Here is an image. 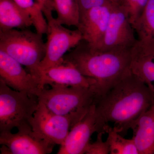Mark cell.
<instances>
[{"instance_id":"18","label":"cell","mask_w":154,"mask_h":154,"mask_svg":"<svg viewBox=\"0 0 154 154\" xmlns=\"http://www.w3.org/2000/svg\"><path fill=\"white\" fill-rule=\"evenodd\" d=\"M57 22L63 25L78 27L80 12L79 0H53Z\"/></svg>"},{"instance_id":"10","label":"cell","mask_w":154,"mask_h":154,"mask_svg":"<svg viewBox=\"0 0 154 154\" xmlns=\"http://www.w3.org/2000/svg\"><path fill=\"white\" fill-rule=\"evenodd\" d=\"M0 79L9 87L31 96H36L40 91L38 82L21 63L0 50Z\"/></svg>"},{"instance_id":"11","label":"cell","mask_w":154,"mask_h":154,"mask_svg":"<svg viewBox=\"0 0 154 154\" xmlns=\"http://www.w3.org/2000/svg\"><path fill=\"white\" fill-rule=\"evenodd\" d=\"M96 104L70 130L57 154H83L94 133L99 132L96 114Z\"/></svg>"},{"instance_id":"1","label":"cell","mask_w":154,"mask_h":154,"mask_svg":"<svg viewBox=\"0 0 154 154\" xmlns=\"http://www.w3.org/2000/svg\"><path fill=\"white\" fill-rule=\"evenodd\" d=\"M154 103V92L131 71L96 103L99 133H105L104 128L111 123L119 133L126 134Z\"/></svg>"},{"instance_id":"19","label":"cell","mask_w":154,"mask_h":154,"mask_svg":"<svg viewBox=\"0 0 154 154\" xmlns=\"http://www.w3.org/2000/svg\"><path fill=\"white\" fill-rule=\"evenodd\" d=\"M104 131L107 134L106 140L109 145L110 154H139L133 138H125L109 125L104 128Z\"/></svg>"},{"instance_id":"12","label":"cell","mask_w":154,"mask_h":154,"mask_svg":"<svg viewBox=\"0 0 154 154\" xmlns=\"http://www.w3.org/2000/svg\"><path fill=\"white\" fill-rule=\"evenodd\" d=\"M113 3L97 6L80 14L77 29L82 35L83 40L91 47L97 46L107 29Z\"/></svg>"},{"instance_id":"2","label":"cell","mask_w":154,"mask_h":154,"mask_svg":"<svg viewBox=\"0 0 154 154\" xmlns=\"http://www.w3.org/2000/svg\"><path fill=\"white\" fill-rule=\"evenodd\" d=\"M131 50L102 51L92 48L82 40L64 56L63 61L96 80L94 88L99 100L131 71Z\"/></svg>"},{"instance_id":"3","label":"cell","mask_w":154,"mask_h":154,"mask_svg":"<svg viewBox=\"0 0 154 154\" xmlns=\"http://www.w3.org/2000/svg\"><path fill=\"white\" fill-rule=\"evenodd\" d=\"M51 86L50 89H40L37 95L38 101L43 103L51 112L69 119L72 128L98 101L94 86L89 88L59 85Z\"/></svg>"},{"instance_id":"17","label":"cell","mask_w":154,"mask_h":154,"mask_svg":"<svg viewBox=\"0 0 154 154\" xmlns=\"http://www.w3.org/2000/svg\"><path fill=\"white\" fill-rule=\"evenodd\" d=\"M131 70L154 93V52H146L137 45L131 50Z\"/></svg>"},{"instance_id":"13","label":"cell","mask_w":154,"mask_h":154,"mask_svg":"<svg viewBox=\"0 0 154 154\" xmlns=\"http://www.w3.org/2000/svg\"><path fill=\"white\" fill-rule=\"evenodd\" d=\"M96 83V80L84 75L74 66L63 61L61 63L42 72L39 88L43 89L47 85L89 88Z\"/></svg>"},{"instance_id":"5","label":"cell","mask_w":154,"mask_h":154,"mask_svg":"<svg viewBox=\"0 0 154 154\" xmlns=\"http://www.w3.org/2000/svg\"><path fill=\"white\" fill-rule=\"evenodd\" d=\"M38 103L36 96L12 90L0 79V133L31 127Z\"/></svg>"},{"instance_id":"16","label":"cell","mask_w":154,"mask_h":154,"mask_svg":"<svg viewBox=\"0 0 154 154\" xmlns=\"http://www.w3.org/2000/svg\"><path fill=\"white\" fill-rule=\"evenodd\" d=\"M32 25L29 14L14 0H0V30L27 29Z\"/></svg>"},{"instance_id":"9","label":"cell","mask_w":154,"mask_h":154,"mask_svg":"<svg viewBox=\"0 0 154 154\" xmlns=\"http://www.w3.org/2000/svg\"><path fill=\"white\" fill-rule=\"evenodd\" d=\"M1 153L47 154L52 151L54 144L42 139L35 134L31 127L12 132L0 133Z\"/></svg>"},{"instance_id":"23","label":"cell","mask_w":154,"mask_h":154,"mask_svg":"<svg viewBox=\"0 0 154 154\" xmlns=\"http://www.w3.org/2000/svg\"><path fill=\"white\" fill-rule=\"evenodd\" d=\"M79 2L80 14L94 7L112 2L111 0H79Z\"/></svg>"},{"instance_id":"24","label":"cell","mask_w":154,"mask_h":154,"mask_svg":"<svg viewBox=\"0 0 154 154\" xmlns=\"http://www.w3.org/2000/svg\"><path fill=\"white\" fill-rule=\"evenodd\" d=\"M41 7L46 20L53 18V11H55L53 0H35Z\"/></svg>"},{"instance_id":"7","label":"cell","mask_w":154,"mask_h":154,"mask_svg":"<svg viewBox=\"0 0 154 154\" xmlns=\"http://www.w3.org/2000/svg\"><path fill=\"white\" fill-rule=\"evenodd\" d=\"M129 17L119 3H113L108 25L101 41L92 48L102 51L131 50L137 43Z\"/></svg>"},{"instance_id":"25","label":"cell","mask_w":154,"mask_h":154,"mask_svg":"<svg viewBox=\"0 0 154 154\" xmlns=\"http://www.w3.org/2000/svg\"><path fill=\"white\" fill-rule=\"evenodd\" d=\"M111 1L113 3H119V0H111Z\"/></svg>"},{"instance_id":"6","label":"cell","mask_w":154,"mask_h":154,"mask_svg":"<svg viewBox=\"0 0 154 154\" xmlns=\"http://www.w3.org/2000/svg\"><path fill=\"white\" fill-rule=\"evenodd\" d=\"M47 21L48 27L45 55L39 66L41 73L61 63L67 52L83 40L82 35L79 29H67L54 17Z\"/></svg>"},{"instance_id":"8","label":"cell","mask_w":154,"mask_h":154,"mask_svg":"<svg viewBox=\"0 0 154 154\" xmlns=\"http://www.w3.org/2000/svg\"><path fill=\"white\" fill-rule=\"evenodd\" d=\"M30 125L38 137L60 146L63 144L72 128L69 119L51 112L39 101L30 120Z\"/></svg>"},{"instance_id":"20","label":"cell","mask_w":154,"mask_h":154,"mask_svg":"<svg viewBox=\"0 0 154 154\" xmlns=\"http://www.w3.org/2000/svg\"><path fill=\"white\" fill-rule=\"evenodd\" d=\"M14 1L21 8L29 14L36 32L42 35L46 34L48 27L47 20L38 3L34 0Z\"/></svg>"},{"instance_id":"15","label":"cell","mask_w":154,"mask_h":154,"mask_svg":"<svg viewBox=\"0 0 154 154\" xmlns=\"http://www.w3.org/2000/svg\"><path fill=\"white\" fill-rule=\"evenodd\" d=\"M133 131L139 154H154V103L141 115Z\"/></svg>"},{"instance_id":"21","label":"cell","mask_w":154,"mask_h":154,"mask_svg":"<svg viewBox=\"0 0 154 154\" xmlns=\"http://www.w3.org/2000/svg\"><path fill=\"white\" fill-rule=\"evenodd\" d=\"M148 0H119V4L126 12L132 25L140 17Z\"/></svg>"},{"instance_id":"14","label":"cell","mask_w":154,"mask_h":154,"mask_svg":"<svg viewBox=\"0 0 154 154\" xmlns=\"http://www.w3.org/2000/svg\"><path fill=\"white\" fill-rule=\"evenodd\" d=\"M137 35V45L143 51L154 52V0H148L140 17L132 25Z\"/></svg>"},{"instance_id":"4","label":"cell","mask_w":154,"mask_h":154,"mask_svg":"<svg viewBox=\"0 0 154 154\" xmlns=\"http://www.w3.org/2000/svg\"><path fill=\"white\" fill-rule=\"evenodd\" d=\"M42 35L28 28L0 30V50L25 66L38 85L41 75L39 64L45 54Z\"/></svg>"},{"instance_id":"22","label":"cell","mask_w":154,"mask_h":154,"mask_svg":"<svg viewBox=\"0 0 154 154\" xmlns=\"http://www.w3.org/2000/svg\"><path fill=\"white\" fill-rule=\"evenodd\" d=\"M104 132L97 133L96 140L93 143H90L86 149V154H110V149L107 141H104L103 137Z\"/></svg>"}]
</instances>
